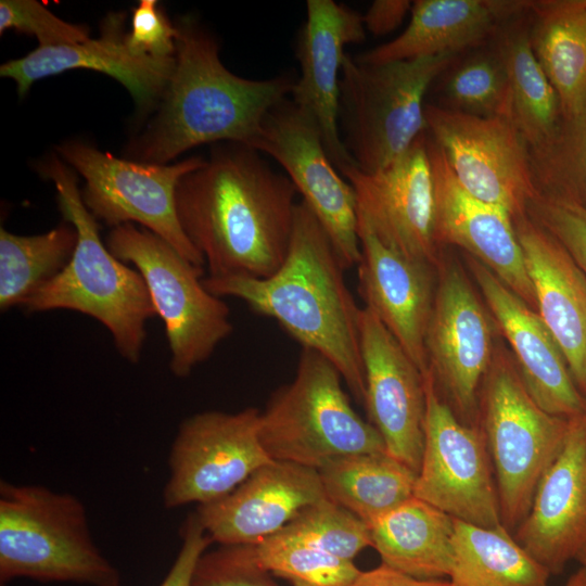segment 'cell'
<instances>
[{
    "mask_svg": "<svg viewBox=\"0 0 586 586\" xmlns=\"http://www.w3.org/2000/svg\"><path fill=\"white\" fill-rule=\"evenodd\" d=\"M297 193L260 152L224 142L180 179L176 209L208 277L263 279L286 257Z\"/></svg>",
    "mask_w": 586,
    "mask_h": 586,
    "instance_id": "obj_1",
    "label": "cell"
},
{
    "mask_svg": "<svg viewBox=\"0 0 586 586\" xmlns=\"http://www.w3.org/2000/svg\"><path fill=\"white\" fill-rule=\"evenodd\" d=\"M345 269L329 233L301 200L289 252L273 275L207 276L203 283L214 295L238 298L275 319L302 347L321 353L337 368L355 400L364 404L360 307L346 284Z\"/></svg>",
    "mask_w": 586,
    "mask_h": 586,
    "instance_id": "obj_2",
    "label": "cell"
},
{
    "mask_svg": "<svg viewBox=\"0 0 586 586\" xmlns=\"http://www.w3.org/2000/svg\"><path fill=\"white\" fill-rule=\"evenodd\" d=\"M175 67L160 107L127 155L165 165L207 143L253 149L267 114L289 98L295 78L247 79L228 71L214 35L194 20L177 22Z\"/></svg>",
    "mask_w": 586,
    "mask_h": 586,
    "instance_id": "obj_3",
    "label": "cell"
},
{
    "mask_svg": "<svg viewBox=\"0 0 586 586\" xmlns=\"http://www.w3.org/2000/svg\"><path fill=\"white\" fill-rule=\"evenodd\" d=\"M38 170L53 182L60 212L77 231V244L66 267L28 298L24 309H68L90 316L110 331L118 353L137 364L146 323L156 316L141 273L116 258L101 240L74 169L52 154L39 163Z\"/></svg>",
    "mask_w": 586,
    "mask_h": 586,
    "instance_id": "obj_4",
    "label": "cell"
},
{
    "mask_svg": "<svg viewBox=\"0 0 586 586\" xmlns=\"http://www.w3.org/2000/svg\"><path fill=\"white\" fill-rule=\"evenodd\" d=\"M27 577L120 586L117 569L94 544L84 504L33 484L0 482V583Z\"/></svg>",
    "mask_w": 586,
    "mask_h": 586,
    "instance_id": "obj_5",
    "label": "cell"
},
{
    "mask_svg": "<svg viewBox=\"0 0 586 586\" xmlns=\"http://www.w3.org/2000/svg\"><path fill=\"white\" fill-rule=\"evenodd\" d=\"M457 56L368 64L345 55L339 125L343 144L359 170L383 169L426 130L425 95Z\"/></svg>",
    "mask_w": 586,
    "mask_h": 586,
    "instance_id": "obj_6",
    "label": "cell"
},
{
    "mask_svg": "<svg viewBox=\"0 0 586 586\" xmlns=\"http://www.w3.org/2000/svg\"><path fill=\"white\" fill-rule=\"evenodd\" d=\"M337 368L302 347L292 382L259 415L260 443L272 460L318 470L342 456L386 451L378 430L353 408Z\"/></svg>",
    "mask_w": 586,
    "mask_h": 586,
    "instance_id": "obj_7",
    "label": "cell"
},
{
    "mask_svg": "<svg viewBox=\"0 0 586 586\" xmlns=\"http://www.w3.org/2000/svg\"><path fill=\"white\" fill-rule=\"evenodd\" d=\"M480 426L494 469L502 525L512 534L560 451L569 418L542 409L504 347L494 351L479 393Z\"/></svg>",
    "mask_w": 586,
    "mask_h": 586,
    "instance_id": "obj_8",
    "label": "cell"
},
{
    "mask_svg": "<svg viewBox=\"0 0 586 586\" xmlns=\"http://www.w3.org/2000/svg\"><path fill=\"white\" fill-rule=\"evenodd\" d=\"M105 244L141 273L165 324L170 371L178 378L190 375L232 333L229 306L205 288L204 268L150 230L120 225L112 228Z\"/></svg>",
    "mask_w": 586,
    "mask_h": 586,
    "instance_id": "obj_9",
    "label": "cell"
},
{
    "mask_svg": "<svg viewBox=\"0 0 586 586\" xmlns=\"http://www.w3.org/2000/svg\"><path fill=\"white\" fill-rule=\"evenodd\" d=\"M55 150L85 179L81 196L97 220L112 228L137 222L204 268V259L186 237L176 209L180 179L200 167L204 158L192 156L165 165L142 163L77 140L65 141Z\"/></svg>",
    "mask_w": 586,
    "mask_h": 586,
    "instance_id": "obj_10",
    "label": "cell"
},
{
    "mask_svg": "<svg viewBox=\"0 0 586 586\" xmlns=\"http://www.w3.org/2000/svg\"><path fill=\"white\" fill-rule=\"evenodd\" d=\"M424 445L413 495L454 519L485 527L502 525L491 457L479 425L463 422L423 377Z\"/></svg>",
    "mask_w": 586,
    "mask_h": 586,
    "instance_id": "obj_11",
    "label": "cell"
},
{
    "mask_svg": "<svg viewBox=\"0 0 586 586\" xmlns=\"http://www.w3.org/2000/svg\"><path fill=\"white\" fill-rule=\"evenodd\" d=\"M260 410H209L179 425L169 457L163 493L167 508L218 500L272 459L259 438Z\"/></svg>",
    "mask_w": 586,
    "mask_h": 586,
    "instance_id": "obj_12",
    "label": "cell"
},
{
    "mask_svg": "<svg viewBox=\"0 0 586 586\" xmlns=\"http://www.w3.org/2000/svg\"><path fill=\"white\" fill-rule=\"evenodd\" d=\"M426 131L444 152L461 187L512 218L527 214L538 194L528 146L511 120L425 104Z\"/></svg>",
    "mask_w": 586,
    "mask_h": 586,
    "instance_id": "obj_13",
    "label": "cell"
},
{
    "mask_svg": "<svg viewBox=\"0 0 586 586\" xmlns=\"http://www.w3.org/2000/svg\"><path fill=\"white\" fill-rule=\"evenodd\" d=\"M489 318L463 269L443 256L425 334L429 372L457 416L472 425L495 351Z\"/></svg>",
    "mask_w": 586,
    "mask_h": 586,
    "instance_id": "obj_14",
    "label": "cell"
},
{
    "mask_svg": "<svg viewBox=\"0 0 586 586\" xmlns=\"http://www.w3.org/2000/svg\"><path fill=\"white\" fill-rule=\"evenodd\" d=\"M253 149L273 158L329 233L346 269L360 260L356 198L331 161L318 125L286 98L266 116Z\"/></svg>",
    "mask_w": 586,
    "mask_h": 586,
    "instance_id": "obj_15",
    "label": "cell"
},
{
    "mask_svg": "<svg viewBox=\"0 0 586 586\" xmlns=\"http://www.w3.org/2000/svg\"><path fill=\"white\" fill-rule=\"evenodd\" d=\"M352 186L357 218L388 249L437 270L443 258L434 233V191L426 130L388 166L342 169Z\"/></svg>",
    "mask_w": 586,
    "mask_h": 586,
    "instance_id": "obj_16",
    "label": "cell"
},
{
    "mask_svg": "<svg viewBox=\"0 0 586 586\" xmlns=\"http://www.w3.org/2000/svg\"><path fill=\"white\" fill-rule=\"evenodd\" d=\"M360 351L365 372V400L369 422L378 430L386 453L417 474L425 423L422 373L374 314L359 311Z\"/></svg>",
    "mask_w": 586,
    "mask_h": 586,
    "instance_id": "obj_17",
    "label": "cell"
},
{
    "mask_svg": "<svg viewBox=\"0 0 586 586\" xmlns=\"http://www.w3.org/2000/svg\"><path fill=\"white\" fill-rule=\"evenodd\" d=\"M426 145L434 191V233L438 246L455 245L464 250L536 310L534 289L511 215L467 192L428 131Z\"/></svg>",
    "mask_w": 586,
    "mask_h": 586,
    "instance_id": "obj_18",
    "label": "cell"
},
{
    "mask_svg": "<svg viewBox=\"0 0 586 586\" xmlns=\"http://www.w3.org/2000/svg\"><path fill=\"white\" fill-rule=\"evenodd\" d=\"M481 294L512 349L518 373L536 404L553 416L586 411V397L571 374L564 354L539 314L486 266L467 258Z\"/></svg>",
    "mask_w": 586,
    "mask_h": 586,
    "instance_id": "obj_19",
    "label": "cell"
},
{
    "mask_svg": "<svg viewBox=\"0 0 586 586\" xmlns=\"http://www.w3.org/2000/svg\"><path fill=\"white\" fill-rule=\"evenodd\" d=\"M513 536L550 574L586 546V411L569 418L563 445Z\"/></svg>",
    "mask_w": 586,
    "mask_h": 586,
    "instance_id": "obj_20",
    "label": "cell"
},
{
    "mask_svg": "<svg viewBox=\"0 0 586 586\" xmlns=\"http://www.w3.org/2000/svg\"><path fill=\"white\" fill-rule=\"evenodd\" d=\"M365 38L366 28L359 12L332 0L306 2V21L296 43L301 76L290 95L315 119L339 171L355 166L343 144L339 125L344 49Z\"/></svg>",
    "mask_w": 586,
    "mask_h": 586,
    "instance_id": "obj_21",
    "label": "cell"
},
{
    "mask_svg": "<svg viewBox=\"0 0 586 586\" xmlns=\"http://www.w3.org/2000/svg\"><path fill=\"white\" fill-rule=\"evenodd\" d=\"M324 497L318 470L271 460L227 496L198 506L195 513L213 543L255 544Z\"/></svg>",
    "mask_w": 586,
    "mask_h": 586,
    "instance_id": "obj_22",
    "label": "cell"
},
{
    "mask_svg": "<svg viewBox=\"0 0 586 586\" xmlns=\"http://www.w3.org/2000/svg\"><path fill=\"white\" fill-rule=\"evenodd\" d=\"M357 231L358 293L364 307L374 314L424 377L429 373L425 334L437 270L388 249L360 219Z\"/></svg>",
    "mask_w": 586,
    "mask_h": 586,
    "instance_id": "obj_23",
    "label": "cell"
},
{
    "mask_svg": "<svg viewBox=\"0 0 586 586\" xmlns=\"http://www.w3.org/2000/svg\"><path fill=\"white\" fill-rule=\"evenodd\" d=\"M124 14H110L102 23L101 35L82 42L38 47L28 54L0 66V76L16 82L24 97L39 79L69 69H91L113 77L131 94L137 107L146 113L155 107L169 82L175 56L148 58L131 53L126 43Z\"/></svg>",
    "mask_w": 586,
    "mask_h": 586,
    "instance_id": "obj_24",
    "label": "cell"
},
{
    "mask_svg": "<svg viewBox=\"0 0 586 586\" xmlns=\"http://www.w3.org/2000/svg\"><path fill=\"white\" fill-rule=\"evenodd\" d=\"M536 310L586 397V275L564 246L527 214L512 218Z\"/></svg>",
    "mask_w": 586,
    "mask_h": 586,
    "instance_id": "obj_25",
    "label": "cell"
},
{
    "mask_svg": "<svg viewBox=\"0 0 586 586\" xmlns=\"http://www.w3.org/2000/svg\"><path fill=\"white\" fill-rule=\"evenodd\" d=\"M531 1L417 0L406 29L394 40L355 59L380 64L440 54L458 55L494 39L509 21L525 14Z\"/></svg>",
    "mask_w": 586,
    "mask_h": 586,
    "instance_id": "obj_26",
    "label": "cell"
},
{
    "mask_svg": "<svg viewBox=\"0 0 586 586\" xmlns=\"http://www.w3.org/2000/svg\"><path fill=\"white\" fill-rule=\"evenodd\" d=\"M381 563L421 579L449 576L455 519L411 497L369 525Z\"/></svg>",
    "mask_w": 586,
    "mask_h": 586,
    "instance_id": "obj_27",
    "label": "cell"
},
{
    "mask_svg": "<svg viewBox=\"0 0 586 586\" xmlns=\"http://www.w3.org/2000/svg\"><path fill=\"white\" fill-rule=\"evenodd\" d=\"M532 50L555 88L564 119L586 105V1H531Z\"/></svg>",
    "mask_w": 586,
    "mask_h": 586,
    "instance_id": "obj_28",
    "label": "cell"
},
{
    "mask_svg": "<svg viewBox=\"0 0 586 586\" xmlns=\"http://www.w3.org/2000/svg\"><path fill=\"white\" fill-rule=\"evenodd\" d=\"M318 473L326 497L368 525L415 496L417 473L386 451L337 457Z\"/></svg>",
    "mask_w": 586,
    "mask_h": 586,
    "instance_id": "obj_29",
    "label": "cell"
},
{
    "mask_svg": "<svg viewBox=\"0 0 586 586\" xmlns=\"http://www.w3.org/2000/svg\"><path fill=\"white\" fill-rule=\"evenodd\" d=\"M551 574L504 525L485 527L455 519L453 586H547Z\"/></svg>",
    "mask_w": 586,
    "mask_h": 586,
    "instance_id": "obj_30",
    "label": "cell"
},
{
    "mask_svg": "<svg viewBox=\"0 0 586 586\" xmlns=\"http://www.w3.org/2000/svg\"><path fill=\"white\" fill-rule=\"evenodd\" d=\"M494 42L508 72L511 122L528 148L537 146L557 131L562 113L557 92L532 50L527 12L507 22Z\"/></svg>",
    "mask_w": 586,
    "mask_h": 586,
    "instance_id": "obj_31",
    "label": "cell"
},
{
    "mask_svg": "<svg viewBox=\"0 0 586 586\" xmlns=\"http://www.w3.org/2000/svg\"><path fill=\"white\" fill-rule=\"evenodd\" d=\"M77 231L68 222L36 235L0 230V309L24 306L71 260Z\"/></svg>",
    "mask_w": 586,
    "mask_h": 586,
    "instance_id": "obj_32",
    "label": "cell"
},
{
    "mask_svg": "<svg viewBox=\"0 0 586 586\" xmlns=\"http://www.w3.org/2000/svg\"><path fill=\"white\" fill-rule=\"evenodd\" d=\"M442 109L511 120V91L505 61L493 40L455 59L433 84Z\"/></svg>",
    "mask_w": 586,
    "mask_h": 586,
    "instance_id": "obj_33",
    "label": "cell"
},
{
    "mask_svg": "<svg viewBox=\"0 0 586 586\" xmlns=\"http://www.w3.org/2000/svg\"><path fill=\"white\" fill-rule=\"evenodd\" d=\"M542 144L528 148L530 166L537 192L586 202V105L564 119Z\"/></svg>",
    "mask_w": 586,
    "mask_h": 586,
    "instance_id": "obj_34",
    "label": "cell"
},
{
    "mask_svg": "<svg viewBox=\"0 0 586 586\" xmlns=\"http://www.w3.org/2000/svg\"><path fill=\"white\" fill-rule=\"evenodd\" d=\"M250 545L263 569L292 586H349L361 573L354 561L323 552L283 532Z\"/></svg>",
    "mask_w": 586,
    "mask_h": 586,
    "instance_id": "obj_35",
    "label": "cell"
},
{
    "mask_svg": "<svg viewBox=\"0 0 586 586\" xmlns=\"http://www.w3.org/2000/svg\"><path fill=\"white\" fill-rule=\"evenodd\" d=\"M280 532L349 561L372 547L368 524L327 497L302 509Z\"/></svg>",
    "mask_w": 586,
    "mask_h": 586,
    "instance_id": "obj_36",
    "label": "cell"
},
{
    "mask_svg": "<svg viewBox=\"0 0 586 586\" xmlns=\"http://www.w3.org/2000/svg\"><path fill=\"white\" fill-rule=\"evenodd\" d=\"M14 29L33 35L39 47L74 44L89 39V28L68 23L35 0H1L0 34Z\"/></svg>",
    "mask_w": 586,
    "mask_h": 586,
    "instance_id": "obj_37",
    "label": "cell"
},
{
    "mask_svg": "<svg viewBox=\"0 0 586 586\" xmlns=\"http://www.w3.org/2000/svg\"><path fill=\"white\" fill-rule=\"evenodd\" d=\"M193 586H278L254 558L250 544L220 545L204 552L193 575Z\"/></svg>",
    "mask_w": 586,
    "mask_h": 586,
    "instance_id": "obj_38",
    "label": "cell"
},
{
    "mask_svg": "<svg viewBox=\"0 0 586 586\" xmlns=\"http://www.w3.org/2000/svg\"><path fill=\"white\" fill-rule=\"evenodd\" d=\"M527 215L564 246L586 275V206L538 193L530 202Z\"/></svg>",
    "mask_w": 586,
    "mask_h": 586,
    "instance_id": "obj_39",
    "label": "cell"
},
{
    "mask_svg": "<svg viewBox=\"0 0 586 586\" xmlns=\"http://www.w3.org/2000/svg\"><path fill=\"white\" fill-rule=\"evenodd\" d=\"M177 27L155 0H141L132 9L125 35L128 50L138 56L171 58L176 53Z\"/></svg>",
    "mask_w": 586,
    "mask_h": 586,
    "instance_id": "obj_40",
    "label": "cell"
},
{
    "mask_svg": "<svg viewBox=\"0 0 586 586\" xmlns=\"http://www.w3.org/2000/svg\"><path fill=\"white\" fill-rule=\"evenodd\" d=\"M180 550L160 586H193V575L198 562L213 543L196 513H190L181 530Z\"/></svg>",
    "mask_w": 586,
    "mask_h": 586,
    "instance_id": "obj_41",
    "label": "cell"
},
{
    "mask_svg": "<svg viewBox=\"0 0 586 586\" xmlns=\"http://www.w3.org/2000/svg\"><path fill=\"white\" fill-rule=\"evenodd\" d=\"M408 0H375L362 14L366 30L375 36H384L396 29L411 11Z\"/></svg>",
    "mask_w": 586,
    "mask_h": 586,
    "instance_id": "obj_42",
    "label": "cell"
},
{
    "mask_svg": "<svg viewBox=\"0 0 586 586\" xmlns=\"http://www.w3.org/2000/svg\"><path fill=\"white\" fill-rule=\"evenodd\" d=\"M349 586H453L445 579H421L400 573L383 563L361 571Z\"/></svg>",
    "mask_w": 586,
    "mask_h": 586,
    "instance_id": "obj_43",
    "label": "cell"
},
{
    "mask_svg": "<svg viewBox=\"0 0 586 586\" xmlns=\"http://www.w3.org/2000/svg\"><path fill=\"white\" fill-rule=\"evenodd\" d=\"M563 586H586V570L582 566L570 576Z\"/></svg>",
    "mask_w": 586,
    "mask_h": 586,
    "instance_id": "obj_44",
    "label": "cell"
},
{
    "mask_svg": "<svg viewBox=\"0 0 586 586\" xmlns=\"http://www.w3.org/2000/svg\"><path fill=\"white\" fill-rule=\"evenodd\" d=\"M576 559L582 563V566L586 570V546L581 550Z\"/></svg>",
    "mask_w": 586,
    "mask_h": 586,
    "instance_id": "obj_45",
    "label": "cell"
}]
</instances>
